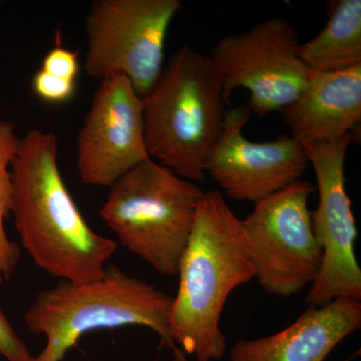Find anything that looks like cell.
Returning a JSON list of instances; mask_svg holds the SVG:
<instances>
[{"label": "cell", "instance_id": "6da1fadb", "mask_svg": "<svg viewBox=\"0 0 361 361\" xmlns=\"http://www.w3.org/2000/svg\"><path fill=\"white\" fill-rule=\"evenodd\" d=\"M58 157L54 133L32 130L20 137L11 165V214L37 267L61 281H96L118 246L87 224L61 177Z\"/></svg>", "mask_w": 361, "mask_h": 361}, {"label": "cell", "instance_id": "7a4b0ae2", "mask_svg": "<svg viewBox=\"0 0 361 361\" xmlns=\"http://www.w3.org/2000/svg\"><path fill=\"white\" fill-rule=\"evenodd\" d=\"M170 334L196 361H220L227 351L221 316L228 297L255 278L242 220L219 191L202 197L180 259Z\"/></svg>", "mask_w": 361, "mask_h": 361}, {"label": "cell", "instance_id": "3957f363", "mask_svg": "<svg viewBox=\"0 0 361 361\" xmlns=\"http://www.w3.org/2000/svg\"><path fill=\"white\" fill-rule=\"evenodd\" d=\"M142 104L149 158L183 179L204 182L226 111L222 75L213 59L183 45Z\"/></svg>", "mask_w": 361, "mask_h": 361}, {"label": "cell", "instance_id": "277c9868", "mask_svg": "<svg viewBox=\"0 0 361 361\" xmlns=\"http://www.w3.org/2000/svg\"><path fill=\"white\" fill-rule=\"evenodd\" d=\"M172 302L173 296L116 265L106 266L96 281H59L40 292L25 313L27 329L47 337L35 361H61L87 332L132 325L153 330L173 351L175 361H188L171 337Z\"/></svg>", "mask_w": 361, "mask_h": 361}, {"label": "cell", "instance_id": "5b68a950", "mask_svg": "<svg viewBox=\"0 0 361 361\" xmlns=\"http://www.w3.org/2000/svg\"><path fill=\"white\" fill-rule=\"evenodd\" d=\"M109 189L99 215L120 243L161 274L178 275L205 192L152 159Z\"/></svg>", "mask_w": 361, "mask_h": 361}, {"label": "cell", "instance_id": "8992f818", "mask_svg": "<svg viewBox=\"0 0 361 361\" xmlns=\"http://www.w3.org/2000/svg\"><path fill=\"white\" fill-rule=\"evenodd\" d=\"M180 0H96L85 18V71L102 80L122 75L142 99L155 87Z\"/></svg>", "mask_w": 361, "mask_h": 361}, {"label": "cell", "instance_id": "52a82bcc", "mask_svg": "<svg viewBox=\"0 0 361 361\" xmlns=\"http://www.w3.org/2000/svg\"><path fill=\"white\" fill-rule=\"evenodd\" d=\"M315 187L298 180L255 202L242 221L261 288L290 297L311 286L322 264V251L308 208Z\"/></svg>", "mask_w": 361, "mask_h": 361}, {"label": "cell", "instance_id": "ba28073f", "mask_svg": "<svg viewBox=\"0 0 361 361\" xmlns=\"http://www.w3.org/2000/svg\"><path fill=\"white\" fill-rule=\"evenodd\" d=\"M298 35L286 18L261 21L247 32L222 37L210 58L219 68L225 104L234 90H248V108L258 116L281 111L297 99L310 70L299 58Z\"/></svg>", "mask_w": 361, "mask_h": 361}, {"label": "cell", "instance_id": "9c48e42d", "mask_svg": "<svg viewBox=\"0 0 361 361\" xmlns=\"http://www.w3.org/2000/svg\"><path fill=\"white\" fill-rule=\"evenodd\" d=\"M353 141L349 134L336 142L303 147L317 180L318 206L311 218L322 251L320 269L306 296L310 306H323L339 297L361 301V269L355 250L357 228L345 188V159Z\"/></svg>", "mask_w": 361, "mask_h": 361}, {"label": "cell", "instance_id": "30bf717a", "mask_svg": "<svg viewBox=\"0 0 361 361\" xmlns=\"http://www.w3.org/2000/svg\"><path fill=\"white\" fill-rule=\"evenodd\" d=\"M77 167L85 185L110 188L149 160L144 104L129 80H101L77 137Z\"/></svg>", "mask_w": 361, "mask_h": 361}, {"label": "cell", "instance_id": "8fae6325", "mask_svg": "<svg viewBox=\"0 0 361 361\" xmlns=\"http://www.w3.org/2000/svg\"><path fill=\"white\" fill-rule=\"evenodd\" d=\"M250 116L244 104L225 111L205 173L233 200L255 203L300 180L310 164L303 147L291 135L262 142L247 139L243 130Z\"/></svg>", "mask_w": 361, "mask_h": 361}, {"label": "cell", "instance_id": "7c38bea8", "mask_svg": "<svg viewBox=\"0 0 361 361\" xmlns=\"http://www.w3.org/2000/svg\"><path fill=\"white\" fill-rule=\"evenodd\" d=\"M360 326V301L339 297L323 306H310L277 334L237 341L230 349V360L324 361Z\"/></svg>", "mask_w": 361, "mask_h": 361}, {"label": "cell", "instance_id": "4fadbf2b", "mask_svg": "<svg viewBox=\"0 0 361 361\" xmlns=\"http://www.w3.org/2000/svg\"><path fill=\"white\" fill-rule=\"evenodd\" d=\"M281 113L291 137L302 147L329 144L353 134L361 120V65L310 71L303 90Z\"/></svg>", "mask_w": 361, "mask_h": 361}, {"label": "cell", "instance_id": "5bb4252c", "mask_svg": "<svg viewBox=\"0 0 361 361\" xmlns=\"http://www.w3.org/2000/svg\"><path fill=\"white\" fill-rule=\"evenodd\" d=\"M299 58L312 71H336L361 65V1L337 0L326 25L299 44Z\"/></svg>", "mask_w": 361, "mask_h": 361}, {"label": "cell", "instance_id": "9a60e30c", "mask_svg": "<svg viewBox=\"0 0 361 361\" xmlns=\"http://www.w3.org/2000/svg\"><path fill=\"white\" fill-rule=\"evenodd\" d=\"M20 142L14 123L0 118V284L11 280L20 260V247L7 237L4 228V222L11 215V165Z\"/></svg>", "mask_w": 361, "mask_h": 361}, {"label": "cell", "instance_id": "2e32d148", "mask_svg": "<svg viewBox=\"0 0 361 361\" xmlns=\"http://www.w3.org/2000/svg\"><path fill=\"white\" fill-rule=\"evenodd\" d=\"M77 82L49 75L40 68L32 78V89L42 101L49 104H63L73 99Z\"/></svg>", "mask_w": 361, "mask_h": 361}, {"label": "cell", "instance_id": "e0dca14e", "mask_svg": "<svg viewBox=\"0 0 361 361\" xmlns=\"http://www.w3.org/2000/svg\"><path fill=\"white\" fill-rule=\"evenodd\" d=\"M40 68L54 77L75 82L80 71L78 54L58 45L47 52Z\"/></svg>", "mask_w": 361, "mask_h": 361}, {"label": "cell", "instance_id": "ac0fdd59", "mask_svg": "<svg viewBox=\"0 0 361 361\" xmlns=\"http://www.w3.org/2000/svg\"><path fill=\"white\" fill-rule=\"evenodd\" d=\"M0 355L8 361H35L0 310Z\"/></svg>", "mask_w": 361, "mask_h": 361}, {"label": "cell", "instance_id": "d6986e66", "mask_svg": "<svg viewBox=\"0 0 361 361\" xmlns=\"http://www.w3.org/2000/svg\"><path fill=\"white\" fill-rule=\"evenodd\" d=\"M2 6H4V2L0 0V8H1Z\"/></svg>", "mask_w": 361, "mask_h": 361}]
</instances>
